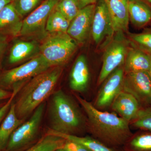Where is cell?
<instances>
[{"label":"cell","instance_id":"obj_7","mask_svg":"<svg viewBox=\"0 0 151 151\" xmlns=\"http://www.w3.org/2000/svg\"><path fill=\"white\" fill-rule=\"evenodd\" d=\"M59 0H44L23 21L19 36L43 40L48 35L46 30L47 19Z\"/></svg>","mask_w":151,"mask_h":151},{"label":"cell","instance_id":"obj_15","mask_svg":"<svg viewBox=\"0 0 151 151\" xmlns=\"http://www.w3.org/2000/svg\"><path fill=\"white\" fill-rule=\"evenodd\" d=\"M23 19L15 9L12 3L6 5L0 12V35L19 36Z\"/></svg>","mask_w":151,"mask_h":151},{"label":"cell","instance_id":"obj_30","mask_svg":"<svg viewBox=\"0 0 151 151\" xmlns=\"http://www.w3.org/2000/svg\"><path fill=\"white\" fill-rule=\"evenodd\" d=\"M17 94L16 93L12 92V94L10 98L0 108V124L9 112L11 105L13 102L14 99Z\"/></svg>","mask_w":151,"mask_h":151},{"label":"cell","instance_id":"obj_11","mask_svg":"<svg viewBox=\"0 0 151 151\" xmlns=\"http://www.w3.org/2000/svg\"><path fill=\"white\" fill-rule=\"evenodd\" d=\"M95 6L91 34L96 45L101 43L105 37H111L115 33L112 21L104 0H98Z\"/></svg>","mask_w":151,"mask_h":151},{"label":"cell","instance_id":"obj_39","mask_svg":"<svg viewBox=\"0 0 151 151\" xmlns=\"http://www.w3.org/2000/svg\"><path fill=\"white\" fill-rule=\"evenodd\" d=\"M9 1H10L12 2L14 0H9Z\"/></svg>","mask_w":151,"mask_h":151},{"label":"cell","instance_id":"obj_9","mask_svg":"<svg viewBox=\"0 0 151 151\" xmlns=\"http://www.w3.org/2000/svg\"><path fill=\"white\" fill-rule=\"evenodd\" d=\"M122 91L134 97L142 108L151 106V78L147 71L125 73Z\"/></svg>","mask_w":151,"mask_h":151},{"label":"cell","instance_id":"obj_31","mask_svg":"<svg viewBox=\"0 0 151 151\" xmlns=\"http://www.w3.org/2000/svg\"><path fill=\"white\" fill-rule=\"evenodd\" d=\"M8 43L5 37L0 36V70L2 68L3 58L5 53Z\"/></svg>","mask_w":151,"mask_h":151},{"label":"cell","instance_id":"obj_12","mask_svg":"<svg viewBox=\"0 0 151 151\" xmlns=\"http://www.w3.org/2000/svg\"><path fill=\"white\" fill-rule=\"evenodd\" d=\"M96 4L81 9L70 22L67 33L79 43L86 41L91 33Z\"/></svg>","mask_w":151,"mask_h":151},{"label":"cell","instance_id":"obj_38","mask_svg":"<svg viewBox=\"0 0 151 151\" xmlns=\"http://www.w3.org/2000/svg\"><path fill=\"white\" fill-rule=\"evenodd\" d=\"M4 103H0V108H1V107L3 105H4Z\"/></svg>","mask_w":151,"mask_h":151},{"label":"cell","instance_id":"obj_18","mask_svg":"<svg viewBox=\"0 0 151 151\" xmlns=\"http://www.w3.org/2000/svg\"><path fill=\"white\" fill-rule=\"evenodd\" d=\"M150 53L143 51L132 44L129 49L124 62L125 73L139 71H148L150 66Z\"/></svg>","mask_w":151,"mask_h":151},{"label":"cell","instance_id":"obj_16","mask_svg":"<svg viewBox=\"0 0 151 151\" xmlns=\"http://www.w3.org/2000/svg\"><path fill=\"white\" fill-rule=\"evenodd\" d=\"M89 81V71L87 60L83 55H79L71 68L69 76V86L77 92L86 91Z\"/></svg>","mask_w":151,"mask_h":151},{"label":"cell","instance_id":"obj_21","mask_svg":"<svg viewBox=\"0 0 151 151\" xmlns=\"http://www.w3.org/2000/svg\"><path fill=\"white\" fill-rule=\"evenodd\" d=\"M47 133L64 138L66 140L78 143L85 146L92 151H118L116 149L108 147L92 137H80L77 135L60 134L49 129L47 130Z\"/></svg>","mask_w":151,"mask_h":151},{"label":"cell","instance_id":"obj_5","mask_svg":"<svg viewBox=\"0 0 151 151\" xmlns=\"http://www.w3.org/2000/svg\"><path fill=\"white\" fill-rule=\"evenodd\" d=\"M51 66L40 54L18 67L0 75V87L18 94L21 89L35 76Z\"/></svg>","mask_w":151,"mask_h":151},{"label":"cell","instance_id":"obj_35","mask_svg":"<svg viewBox=\"0 0 151 151\" xmlns=\"http://www.w3.org/2000/svg\"><path fill=\"white\" fill-rule=\"evenodd\" d=\"M140 1L144 2L151 6V0H140Z\"/></svg>","mask_w":151,"mask_h":151},{"label":"cell","instance_id":"obj_13","mask_svg":"<svg viewBox=\"0 0 151 151\" xmlns=\"http://www.w3.org/2000/svg\"><path fill=\"white\" fill-rule=\"evenodd\" d=\"M112 21L114 33L127 32L129 18L128 0H104Z\"/></svg>","mask_w":151,"mask_h":151},{"label":"cell","instance_id":"obj_17","mask_svg":"<svg viewBox=\"0 0 151 151\" xmlns=\"http://www.w3.org/2000/svg\"><path fill=\"white\" fill-rule=\"evenodd\" d=\"M40 54V44L37 41H17L11 47L9 62L11 64H16L30 60Z\"/></svg>","mask_w":151,"mask_h":151},{"label":"cell","instance_id":"obj_29","mask_svg":"<svg viewBox=\"0 0 151 151\" xmlns=\"http://www.w3.org/2000/svg\"><path fill=\"white\" fill-rule=\"evenodd\" d=\"M63 149L64 151H92L82 145L68 140H66Z\"/></svg>","mask_w":151,"mask_h":151},{"label":"cell","instance_id":"obj_1","mask_svg":"<svg viewBox=\"0 0 151 151\" xmlns=\"http://www.w3.org/2000/svg\"><path fill=\"white\" fill-rule=\"evenodd\" d=\"M75 97L86 113L91 137L112 148L122 147L133 134L129 122L116 113L101 111L79 95Z\"/></svg>","mask_w":151,"mask_h":151},{"label":"cell","instance_id":"obj_20","mask_svg":"<svg viewBox=\"0 0 151 151\" xmlns=\"http://www.w3.org/2000/svg\"><path fill=\"white\" fill-rule=\"evenodd\" d=\"M25 120L19 119L17 116L14 101L0 125V150H5L11 136L15 130L24 122Z\"/></svg>","mask_w":151,"mask_h":151},{"label":"cell","instance_id":"obj_26","mask_svg":"<svg viewBox=\"0 0 151 151\" xmlns=\"http://www.w3.org/2000/svg\"><path fill=\"white\" fill-rule=\"evenodd\" d=\"M55 9L70 22L80 10L78 0H59Z\"/></svg>","mask_w":151,"mask_h":151},{"label":"cell","instance_id":"obj_8","mask_svg":"<svg viewBox=\"0 0 151 151\" xmlns=\"http://www.w3.org/2000/svg\"><path fill=\"white\" fill-rule=\"evenodd\" d=\"M105 48L103 55V65L98 79V84L103 83L107 77L118 68L124 64L129 48L128 41L117 33Z\"/></svg>","mask_w":151,"mask_h":151},{"label":"cell","instance_id":"obj_28","mask_svg":"<svg viewBox=\"0 0 151 151\" xmlns=\"http://www.w3.org/2000/svg\"><path fill=\"white\" fill-rule=\"evenodd\" d=\"M15 9L23 19L42 3V0H14L12 2Z\"/></svg>","mask_w":151,"mask_h":151},{"label":"cell","instance_id":"obj_3","mask_svg":"<svg viewBox=\"0 0 151 151\" xmlns=\"http://www.w3.org/2000/svg\"><path fill=\"white\" fill-rule=\"evenodd\" d=\"M50 97L48 111L49 129L60 134L76 135L85 124L77 105L61 89L55 91Z\"/></svg>","mask_w":151,"mask_h":151},{"label":"cell","instance_id":"obj_23","mask_svg":"<svg viewBox=\"0 0 151 151\" xmlns=\"http://www.w3.org/2000/svg\"><path fill=\"white\" fill-rule=\"evenodd\" d=\"M66 142L64 138L46 133L34 145L24 151H55L63 148Z\"/></svg>","mask_w":151,"mask_h":151},{"label":"cell","instance_id":"obj_37","mask_svg":"<svg viewBox=\"0 0 151 151\" xmlns=\"http://www.w3.org/2000/svg\"><path fill=\"white\" fill-rule=\"evenodd\" d=\"M55 151H64V150L63 148L58 149V150H57Z\"/></svg>","mask_w":151,"mask_h":151},{"label":"cell","instance_id":"obj_4","mask_svg":"<svg viewBox=\"0 0 151 151\" xmlns=\"http://www.w3.org/2000/svg\"><path fill=\"white\" fill-rule=\"evenodd\" d=\"M78 42L67 33H49L40 44V54L51 67H63L76 51Z\"/></svg>","mask_w":151,"mask_h":151},{"label":"cell","instance_id":"obj_14","mask_svg":"<svg viewBox=\"0 0 151 151\" xmlns=\"http://www.w3.org/2000/svg\"><path fill=\"white\" fill-rule=\"evenodd\" d=\"M111 106L119 116L130 123L136 118L142 108L134 97L123 91L117 95Z\"/></svg>","mask_w":151,"mask_h":151},{"label":"cell","instance_id":"obj_22","mask_svg":"<svg viewBox=\"0 0 151 151\" xmlns=\"http://www.w3.org/2000/svg\"><path fill=\"white\" fill-rule=\"evenodd\" d=\"M122 147L123 151H151V131L139 130L133 134Z\"/></svg>","mask_w":151,"mask_h":151},{"label":"cell","instance_id":"obj_32","mask_svg":"<svg viewBox=\"0 0 151 151\" xmlns=\"http://www.w3.org/2000/svg\"><path fill=\"white\" fill-rule=\"evenodd\" d=\"M98 0H78L79 9L90 5L96 4Z\"/></svg>","mask_w":151,"mask_h":151},{"label":"cell","instance_id":"obj_36","mask_svg":"<svg viewBox=\"0 0 151 151\" xmlns=\"http://www.w3.org/2000/svg\"><path fill=\"white\" fill-rule=\"evenodd\" d=\"M150 57H151V63H150V69L148 71V72L149 75H150V77L151 78V53H150Z\"/></svg>","mask_w":151,"mask_h":151},{"label":"cell","instance_id":"obj_10","mask_svg":"<svg viewBox=\"0 0 151 151\" xmlns=\"http://www.w3.org/2000/svg\"><path fill=\"white\" fill-rule=\"evenodd\" d=\"M124 76V68L121 66L107 77L104 81L94 105L96 108L101 110L111 106L113 100L122 91Z\"/></svg>","mask_w":151,"mask_h":151},{"label":"cell","instance_id":"obj_24","mask_svg":"<svg viewBox=\"0 0 151 151\" xmlns=\"http://www.w3.org/2000/svg\"><path fill=\"white\" fill-rule=\"evenodd\" d=\"M70 22L55 8L50 15L46 26L48 33H67Z\"/></svg>","mask_w":151,"mask_h":151},{"label":"cell","instance_id":"obj_2","mask_svg":"<svg viewBox=\"0 0 151 151\" xmlns=\"http://www.w3.org/2000/svg\"><path fill=\"white\" fill-rule=\"evenodd\" d=\"M63 71L61 66L51 67L35 76L22 87L16 102H14L19 119L25 120L51 96Z\"/></svg>","mask_w":151,"mask_h":151},{"label":"cell","instance_id":"obj_33","mask_svg":"<svg viewBox=\"0 0 151 151\" xmlns=\"http://www.w3.org/2000/svg\"><path fill=\"white\" fill-rule=\"evenodd\" d=\"M12 94V92L2 89L0 87V101L9 99Z\"/></svg>","mask_w":151,"mask_h":151},{"label":"cell","instance_id":"obj_27","mask_svg":"<svg viewBox=\"0 0 151 151\" xmlns=\"http://www.w3.org/2000/svg\"><path fill=\"white\" fill-rule=\"evenodd\" d=\"M130 124L135 129L151 132V106L141 108L137 116Z\"/></svg>","mask_w":151,"mask_h":151},{"label":"cell","instance_id":"obj_6","mask_svg":"<svg viewBox=\"0 0 151 151\" xmlns=\"http://www.w3.org/2000/svg\"><path fill=\"white\" fill-rule=\"evenodd\" d=\"M45 105H40L27 122L15 130L4 151H24L34 145L39 133Z\"/></svg>","mask_w":151,"mask_h":151},{"label":"cell","instance_id":"obj_34","mask_svg":"<svg viewBox=\"0 0 151 151\" xmlns=\"http://www.w3.org/2000/svg\"><path fill=\"white\" fill-rule=\"evenodd\" d=\"M12 3L9 0H0V12L6 5Z\"/></svg>","mask_w":151,"mask_h":151},{"label":"cell","instance_id":"obj_19","mask_svg":"<svg viewBox=\"0 0 151 151\" xmlns=\"http://www.w3.org/2000/svg\"><path fill=\"white\" fill-rule=\"evenodd\" d=\"M129 18L138 28L145 27L151 22V6L140 0H128Z\"/></svg>","mask_w":151,"mask_h":151},{"label":"cell","instance_id":"obj_25","mask_svg":"<svg viewBox=\"0 0 151 151\" xmlns=\"http://www.w3.org/2000/svg\"><path fill=\"white\" fill-rule=\"evenodd\" d=\"M132 45L148 53H151V28L140 33H129Z\"/></svg>","mask_w":151,"mask_h":151},{"label":"cell","instance_id":"obj_40","mask_svg":"<svg viewBox=\"0 0 151 151\" xmlns=\"http://www.w3.org/2000/svg\"><path fill=\"white\" fill-rule=\"evenodd\" d=\"M0 151H1V150H0Z\"/></svg>","mask_w":151,"mask_h":151}]
</instances>
